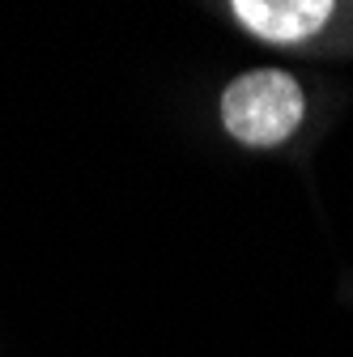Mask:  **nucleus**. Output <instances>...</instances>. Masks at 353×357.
Segmentation results:
<instances>
[{
  "label": "nucleus",
  "instance_id": "nucleus-1",
  "mask_svg": "<svg viewBox=\"0 0 353 357\" xmlns=\"http://www.w3.org/2000/svg\"><path fill=\"white\" fill-rule=\"evenodd\" d=\"M302 85L290 73L277 68H260V73H243L226 85L222 94V123L234 141L269 149L290 141L298 123H302Z\"/></svg>",
  "mask_w": 353,
  "mask_h": 357
},
{
  "label": "nucleus",
  "instance_id": "nucleus-2",
  "mask_svg": "<svg viewBox=\"0 0 353 357\" xmlns=\"http://www.w3.org/2000/svg\"><path fill=\"white\" fill-rule=\"evenodd\" d=\"M230 13L269 43H302L332 17L328 0H234Z\"/></svg>",
  "mask_w": 353,
  "mask_h": 357
}]
</instances>
